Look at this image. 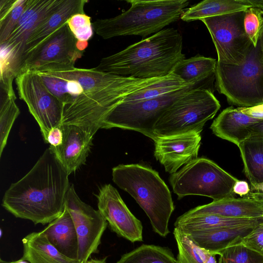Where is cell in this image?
<instances>
[{"label":"cell","instance_id":"74e56055","mask_svg":"<svg viewBox=\"0 0 263 263\" xmlns=\"http://www.w3.org/2000/svg\"><path fill=\"white\" fill-rule=\"evenodd\" d=\"M242 113L251 117L263 120V104L250 107H238Z\"/></svg>","mask_w":263,"mask_h":263},{"label":"cell","instance_id":"7a4b0ae2","mask_svg":"<svg viewBox=\"0 0 263 263\" xmlns=\"http://www.w3.org/2000/svg\"><path fill=\"white\" fill-rule=\"evenodd\" d=\"M68 176L49 147L28 173L11 184L4 194L2 206L15 217L34 224L49 223L65 209Z\"/></svg>","mask_w":263,"mask_h":263},{"label":"cell","instance_id":"52a82bcc","mask_svg":"<svg viewBox=\"0 0 263 263\" xmlns=\"http://www.w3.org/2000/svg\"><path fill=\"white\" fill-rule=\"evenodd\" d=\"M209 80L190 84L178 90L145 100L122 102L104 118L101 128H120L138 132L154 141L158 136L155 126L166 110L189 91L208 87Z\"/></svg>","mask_w":263,"mask_h":263},{"label":"cell","instance_id":"9a60e30c","mask_svg":"<svg viewBox=\"0 0 263 263\" xmlns=\"http://www.w3.org/2000/svg\"><path fill=\"white\" fill-rule=\"evenodd\" d=\"M95 195L98 210L111 231L132 242L143 240L141 222L131 213L116 188L105 184Z\"/></svg>","mask_w":263,"mask_h":263},{"label":"cell","instance_id":"7bdbcfd3","mask_svg":"<svg viewBox=\"0 0 263 263\" xmlns=\"http://www.w3.org/2000/svg\"><path fill=\"white\" fill-rule=\"evenodd\" d=\"M251 192L263 194V182L256 184H251Z\"/></svg>","mask_w":263,"mask_h":263},{"label":"cell","instance_id":"7402d4cb","mask_svg":"<svg viewBox=\"0 0 263 263\" xmlns=\"http://www.w3.org/2000/svg\"><path fill=\"white\" fill-rule=\"evenodd\" d=\"M255 226L194 231L187 234L194 242L213 254L219 255L236 240L249 234Z\"/></svg>","mask_w":263,"mask_h":263},{"label":"cell","instance_id":"ab89813d","mask_svg":"<svg viewBox=\"0 0 263 263\" xmlns=\"http://www.w3.org/2000/svg\"><path fill=\"white\" fill-rule=\"evenodd\" d=\"M251 136L263 137V120L250 127Z\"/></svg>","mask_w":263,"mask_h":263},{"label":"cell","instance_id":"e0dca14e","mask_svg":"<svg viewBox=\"0 0 263 263\" xmlns=\"http://www.w3.org/2000/svg\"><path fill=\"white\" fill-rule=\"evenodd\" d=\"M60 127L63 133L62 143L49 147L69 175L85 163L93 136L73 125L62 123Z\"/></svg>","mask_w":263,"mask_h":263},{"label":"cell","instance_id":"d6986e66","mask_svg":"<svg viewBox=\"0 0 263 263\" xmlns=\"http://www.w3.org/2000/svg\"><path fill=\"white\" fill-rule=\"evenodd\" d=\"M205 214L230 218H261L263 217V203L246 197L226 198L198 206L182 215L191 216Z\"/></svg>","mask_w":263,"mask_h":263},{"label":"cell","instance_id":"30bf717a","mask_svg":"<svg viewBox=\"0 0 263 263\" xmlns=\"http://www.w3.org/2000/svg\"><path fill=\"white\" fill-rule=\"evenodd\" d=\"M245 12L236 11L200 20L211 34L218 62L239 65L254 46L245 30Z\"/></svg>","mask_w":263,"mask_h":263},{"label":"cell","instance_id":"f35d334b","mask_svg":"<svg viewBox=\"0 0 263 263\" xmlns=\"http://www.w3.org/2000/svg\"><path fill=\"white\" fill-rule=\"evenodd\" d=\"M250 192L248 183L245 181L238 180L233 186V193L243 197Z\"/></svg>","mask_w":263,"mask_h":263},{"label":"cell","instance_id":"d4e9b609","mask_svg":"<svg viewBox=\"0 0 263 263\" xmlns=\"http://www.w3.org/2000/svg\"><path fill=\"white\" fill-rule=\"evenodd\" d=\"M216 63L214 59L197 54L178 62L171 73L187 84L207 81L215 76Z\"/></svg>","mask_w":263,"mask_h":263},{"label":"cell","instance_id":"836d02e7","mask_svg":"<svg viewBox=\"0 0 263 263\" xmlns=\"http://www.w3.org/2000/svg\"><path fill=\"white\" fill-rule=\"evenodd\" d=\"M91 17L85 13L73 15L67 22L69 28L78 42L88 43L93 34Z\"/></svg>","mask_w":263,"mask_h":263},{"label":"cell","instance_id":"9c48e42d","mask_svg":"<svg viewBox=\"0 0 263 263\" xmlns=\"http://www.w3.org/2000/svg\"><path fill=\"white\" fill-rule=\"evenodd\" d=\"M238 180L205 158L193 160L169 178L178 199L188 195H199L210 197L213 201L235 197L233 186Z\"/></svg>","mask_w":263,"mask_h":263},{"label":"cell","instance_id":"60d3db41","mask_svg":"<svg viewBox=\"0 0 263 263\" xmlns=\"http://www.w3.org/2000/svg\"><path fill=\"white\" fill-rule=\"evenodd\" d=\"M246 5L259 8L263 11V0H241Z\"/></svg>","mask_w":263,"mask_h":263},{"label":"cell","instance_id":"8d00e7d4","mask_svg":"<svg viewBox=\"0 0 263 263\" xmlns=\"http://www.w3.org/2000/svg\"><path fill=\"white\" fill-rule=\"evenodd\" d=\"M63 140V133L60 127L57 126L52 128L48 133L45 142L50 146L56 147L61 145Z\"/></svg>","mask_w":263,"mask_h":263},{"label":"cell","instance_id":"ac0fdd59","mask_svg":"<svg viewBox=\"0 0 263 263\" xmlns=\"http://www.w3.org/2000/svg\"><path fill=\"white\" fill-rule=\"evenodd\" d=\"M87 2L86 0H63L61 5L47 16L31 34L26 44L22 63L26 57L66 24L73 15L85 13L84 8Z\"/></svg>","mask_w":263,"mask_h":263},{"label":"cell","instance_id":"44dd1931","mask_svg":"<svg viewBox=\"0 0 263 263\" xmlns=\"http://www.w3.org/2000/svg\"><path fill=\"white\" fill-rule=\"evenodd\" d=\"M49 242L65 256L78 259L79 240L72 217L67 209L41 231Z\"/></svg>","mask_w":263,"mask_h":263},{"label":"cell","instance_id":"277c9868","mask_svg":"<svg viewBox=\"0 0 263 263\" xmlns=\"http://www.w3.org/2000/svg\"><path fill=\"white\" fill-rule=\"evenodd\" d=\"M112 180L129 193L148 216L153 231L162 237L170 232L175 210L171 192L158 173L139 164H120L112 169Z\"/></svg>","mask_w":263,"mask_h":263},{"label":"cell","instance_id":"f546056e","mask_svg":"<svg viewBox=\"0 0 263 263\" xmlns=\"http://www.w3.org/2000/svg\"><path fill=\"white\" fill-rule=\"evenodd\" d=\"M189 84H190L186 83L179 77L171 73L159 78L148 85L128 94L122 102L137 101L156 97L178 90Z\"/></svg>","mask_w":263,"mask_h":263},{"label":"cell","instance_id":"cb8c5ba5","mask_svg":"<svg viewBox=\"0 0 263 263\" xmlns=\"http://www.w3.org/2000/svg\"><path fill=\"white\" fill-rule=\"evenodd\" d=\"M263 222V217L257 218H230L215 215H198L184 216L182 215L177 218L175 228L186 233L194 231H200L218 228H230L239 227L256 226Z\"/></svg>","mask_w":263,"mask_h":263},{"label":"cell","instance_id":"2e32d148","mask_svg":"<svg viewBox=\"0 0 263 263\" xmlns=\"http://www.w3.org/2000/svg\"><path fill=\"white\" fill-rule=\"evenodd\" d=\"M200 134L191 133L158 137L155 142L154 156L172 174L184 164L197 158L201 144Z\"/></svg>","mask_w":263,"mask_h":263},{"label":"cell","instance_id":"d590c367","mask_svg":"<svg viewBox=\"0 0 263 263\" xmlns=\"http://www.w3.org/2000/svg\"><path fill=\"white\" fill-rule=\"evenodd\" d=\"M235 245H242L263 256V222L255 226L247 235L236 240L231 246Z\"/></svg>","mask_w":263,"mask_h":263},{"label":"cell","instance_id":"3957f363","mask_svg":"<svg viewBox=\"0 0 263 263\" xmlns=\"http://www.w3.org/2000/svg\"><path fill=\"white\" fill-rule=\"evenodd\" d=\"M182 37L174 28L163 29L123 50L102 58L95 69L112 74L140 79L171 74L185 59Z\"/></svg>","mask_w":263,"mask_h":263},{"label":"cell","instance_id":"484cf974","mask_svg":"<svg viewBox=\"0 0 263 263\" xmlns=\"http://www.w3.org/2000/svg\"><path fill=\"white\" fill-rule=\"evenodd\" d=\"M237 146L250 184L263 182V137L250 136Z\"/></svg>","mask_w":263,"mask_h":263},{"label":"cell","instance_id":"6da1fadb","mask_svg":"<svg viewBox=\"0 0 263 263\" xmlns=\"http://www.w3.org/2000/svg\"><path fill=\"white\" fill-rule=\"evenodd\" d=\"M39 69L43 71L45 86L63 104L62 123L77 126L92 136L126 96L158 79L125 77L74 65L53 64Z\"/></svg>","mask_w":263,"mask_h":263},{"label":"cell","instance_id":"d6a6232c","mask_svg":"<svg viewBox=\"0 0 263 263\" xmlns=\"http://www.w3.org/2000/svg\"><path fill=\"white\" fill-rule=\"evenodd\" d=\"M222 263H263V256L242 245L229 246L219 254Z\"/></svg>","mask_w":263,"mask_h":263},{"label":"cell","instance_id":"e575fe53","mask_svg":"<svg viewBox=\"0 0 263 263\" xmlns=\"http://www.w3.org/2000/svg\"><path fill=\"white\" fill-rule=\"evenodd\" d=\"M243 23L246 34L256 46L263 25V11L253 7L248 8L245 12Z\"/></svg>","mask_w":263,"mask_h":263},{"label":"cell","instance_id":"b9f144b4","mask_svg":"<svg viewBox=\"0 0 263 263\" xmlns=\"http://www.w3.org/2000/svg\"><path fill=\"white\" fill-rule=\"evenodd\" d=\"M256 45L259 47L260 55L263 61V25L260 30Z\"/></svg>","mask_w":263,"mask_h":263},{"label":"cell","instance_id":"1f68e13d","mask_svg":"<svg viewBox=\"0 0 263 263\" xmlns=\"http://www.w3.org/2000/svg\"><path fill=\"white\" fill-rule=\"evenodd\" d=\"M0 157L6 145L13 124L20 114L15 102L16 97L1 90L0 97Z\"/></svg>","mask_w":263,"mask_h":263},{"label":"cell","instance_id":"603a6c76","mask_svg":"<svg viewBox=\"0 0 263 263\" xmlns=\"http://www.w3.org/2000/svg\"><path fill=\"white\" fill-rule=\"evenodd\" d=\"M22 259L29 263H81L60 252L40 232H31L22 239Z\"/></svg>","mask_w":263,"mask_h":263},{"label":"cell","instance_id":"83f0119b","mask_svg":"<svg viewBox=\"0 0 263 263\" xmlns=\"http://www.w3.org/2000/svg\"><path fill=\"white\" fill-rule=\"evenodd\" d=\"M173 234L178 248L177 263H218L215 255L196 245L187 234L174 228Z\"/></svg>","mask_w":263,"mask_h":263},{"label":"cell","instance_id":"f6af8a7d","mask_svg":"<svg viewBox=\"0 0 263 263\" xmlns=\"http://www.w3.org/2000/svg\"><path fill=\"white\" fill-rule=\"evenodd\" d=\"M12 263H29V262L28 261L25 260L21 258L20 259H19L18 260L12 261Z\"/></svg>","mask_w":263,"mask_h":263},{"label":"cell","instance_id":"ffe728a7","mask_svg":"<svg viewBox=\"0 0 263 263\" xmlns=\"http://www.w3.org/2000/svg\"><path fill=\"white\" fill-rule=\"evenodd\" d=\"M260 120L231 106L221 112L210 128L216 136L238 146L251 136L250 127Z\"/></svg>","mask_w":263,"mask_h":263},{"label":"cell","instance_id":"ee69618b","mask_svg":"<svg viewBox=\"0 0 263 263\" xmlns=\"http://www.w3.org/2000/svg\"><path fill=\"white\" fill-rule=\"evenodd\" d=\"M106 258L107 257L102 259H90L85 263H106Z\"/></svg>","mask_w":263,"mask_h":263},{"label":"cell","instance_id":"f1b7e54d","mask_svg":"<svg viewBox=\"0 0 263 263\" xmlns=\"http://www.w3.org/2000/svg\"><path fill=\"white\" fill-rule=\"evenodd\" d=\"M117 263H177L167 247L143 244L122 255Z\"/></svg>","mask_w":263,"mask_h":263},{"label":"cell","instance_id":"5bb4252c","mask_svg":"<svg viewBox=\"0 0 263 263\" xmlns=\"http://www.w3.org/2000/svg\"><path fill=\"white\" fill-rule=\"evenodd\" d=\"M65 24L24 60L20 71H34L50 64L74 65L83 53Z\"/></svg>","mask_w":263,"mask_h":263},{"label":"cell","instance_id":"5b68a950","mask_svg":"<svg viewBox=\"0 0 263 263\" xmlns=\"http://www.w3.org/2000/svg\"><path fill=\"white\" fill-rule=\"evenodd\" d=\"M127 11L115 17L92 23L96 33L104 39L119 36L145 37L156 33L181 17L189 5L186 0H126Z\"/></svg>","mask_w":263,"mask_h":263},{"label":"cell","instance_id":"8992f818","mask_svg":"<svg viewBox=\"0 0 263 263\" xmlns=\"http://www.w3.org/2000/svg\"><path fill=\"white\" fill-rule=\"evenodd\" d=\"M216 87L229 103L250 107L263 104V61L253 46L239 65L217 61Z\"/></svg>","mask_w":263,"mask_h":263},{"label":"cell","instance_id":"7c38bea8","mask_svg":"<svg viewBox=\"0 0 263 263\" xmlns=\"http://www.w3.org/2000/svg\"><path fill=\"white\" fill-rule=\"evenodd\" d=\"M63 0H27L24 12L0 53L16 77L22 63L26 44L33 31L58 8ZM16 78V77H15Z\"/></svg>","mask_w":263,"mask_h":263},{"label":"cell","instance_id":"7dc6e473","mask_svg":"<svg viewBox=\"0 0 263 263\" xmlns=\"http://www.w3.org/2000/svg\"><path fill=\"white\" fill-rule=\"evenodd\" d=\"M218 263H222L221 262V259H220V258H219V259H218Z\"/></svg>","mask_w":263,"mask_h":263},{"label":"cell","instance_id":"ba28073f","mask_svg":"<svg viewBox=\"0 0 263 263\" xmlns=\"http://www.w3.org/2000/svg\"><path fill=\"white\" fill-rule=\"evenodd\" d=\"M220 108L211 89L192 90L174 103L158 121L155 133L165 137L195 133L200 134L205 123Z\"/></svg>","mask_w":263,"mask_h":263},{"label":"cell","instance_id":"4316f807","mask_svg":"<svg viewBox=\"0 0 263 263\" xmlns=\"http://www.w3.org/2000/svg\"><path fill=\"white\" fill-rule=\"evenodd\" d=\"M249 7L241 0H204L185 10L180 18L184 22L200 21L205 17L246 10Z\"/></svg>","mask_w":263,"mask_h":263},{"label":"cell","instance_id":"bcb514c9","mask_svg":"<svg viewBox=\"0 0 263 263\" xmlns=\"http://www.w3.org/2000/svg\"><path fill=\"white\" fill-rule=\"evenodd\" d=\"M12 261H8L3 260L2 258L0 259V263H12Z\"/></svg>","mask_w":263,"mask_h":263},{"label":"cell","instance_id":"8fae6325","mask_svg":"<svg viewBox=\"0 0 263 263\" xmlns=\"http://www.w3.org/2000/svg\"><path fill=\"white\" fill-rule=\"evenodd\" d=\"M15 80L19 98L27 104L45 141L49 132L62 124L63 104L34 71L20 72Z\"/></svg>","mask_w":263,"mask_h":263},{"label":"cell","instance_id":"4dcf8cb0","mask_svg":"<svg viewBox=\"0 0 263 263\" xmlns=\"http://www.w3.org/2000/svg\"><path fill=\"white\" fill-rule=\"evenodd\" d=\"M27 0L0 2V45L5 43L15 28L25 9Z\"/></svg>","mask_w":263,"mask_h":263},{"label":"cell","instance_id":"4fadbf2b","mask_svg":"<svg viewBox=\"0 0 263 263\" xmlns=\"http://www.w3.org/2000/svg\"><path fill=\"white\" fill-rule=\"evenodd\" d=\"M65 207L72 217L78 237V259L85 263L92 254L98 252L108 222L99 210L81 200L72 184L66 194Z\"/></svg>","mask_w":263,"mask_h":263}]
</instances>
